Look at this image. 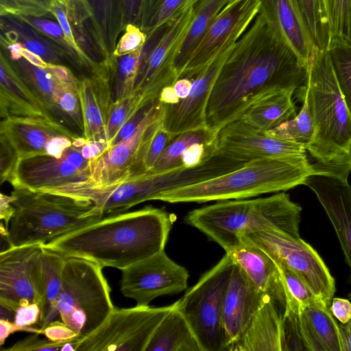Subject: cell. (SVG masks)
<instances>
[{"label":"cell","mask_w":351,"mask_h":351,"mask_svg":"<svg viewBox=\"0 0 351 351\" xmlns=\"http://www.w3.org/2000/svg\"><path fill=\"white\" fill-rule=\"evenodd\" d=\"M218 132L208 128L189 131L177 136L165 149L152 171H164L182 167L181 157L191 144L200 141H215Z\"/></svg>","instance_id":"obj_37"},{"label":"cell","mask_w":351,"mask_h":351,"mask_svg":"<svg viewBox=\"0 0 351 351\" xmlns=\"http://www.w3.org/2000/svg\"><path fill=\"white\" fill-rule=\"evenodd\" d=\"M65 258V255L43 245L42 262L44 298L39 325L40 328H43L59 316L58 299L62 287Z\"/></svg>","instance_id":"obj_34"},{"label":"cell","mask_w":351,"mask_h":351,"mask_svg":"<svg viewBox=\"0 0 351 351\" xmlns=\"http://www.w3.org/2000/svg\"><path fill=\"white\" fill-rule=\"evenodd\" d=\"M175 220L164 208L147 206L99 221L43 245L65 256L123 270L164 250Z\"/></svg>","instance_id":"obj_2"},{"label":"cell","mask_w":351,"mask_h":351,"mask_svg":"<svg viewBox=\"0 0 351 351\" xmlns=\"http://www.w3.org/2000/svg\"><path fill=\"white\" fill-rule=\"evenodd\" d=\"M142 47L123 56H113V101L126 97L134 93Z\"/></svg>","instance_id":"obj_40"},{"label":"cell","mask_w":351,"mask_h":351,"mask_svg":"<svg viewBox=\"0 0 351 351\" xmlns=\"http://www.w3.org/2000/svg\"><path fill=\"white\" fill-rule=\"evenodd\" d=\"M299 317L310 351H341L337 322L324 302L300 306Z\"/></svg>","instance_id":"obj_28"},{"label":"cell","mask_w":351,"mask_h":351,"mask_svg":"<svg viewBox=\"0 0 351 351\" xmlns=\"http://www.w3.org/2000/svg\"><path fill=\"white\" fill-rule=\"evenodd\" d=\"M41 306L38 303H31L19 306L16 310L14 323L23 331L41 335V328H34L40 325L41 319Z\"/></svg>","instance_id":"obj_48"},{"label":"cell","mask_w":351,"mask_h":351,"mask_svg":"<svg viewBox=\"0 0 351 351\" xmlns=\"http://www.w3.org/2000/svg\"><path fill=\"white\" fill-rule=\"evenodd\" d=\"M188 0H143L138 27L147 36L186 8Z\"/></svg>","instance_id":"obj_36"},{"label":"cell","mask_w":351,"mask_h":351,"mask_svg":"<svg viewBox=\"0 0 351 351\" xmlns=\"http://www.w3.org/2000/svg\"><path fill=\"white\" fill-rule=\"evenodd\" d=\"M19 156L8 138L0 132V183L9 182L16 164Z\"/></svg>","instance_id":"obj_49"},{"label":"cell","mask_w":351,"mask_h":351,"mask_svg":"<svg viewBox=\"0 0 351 351\" xmlns=\"http://www.w3.org/2000/svg\"><path fill=\"white\" fill-rule=\"evenodd\" d=\"M341 351H351V319L337 323Z\"/></svg>","instance_id":"obj_56"},{"label":"cell","mask_w":351,"mask_h":351,"mask_svg":"<svg viewBox=\"0 0 351 351\" xmlns=\"http://www.w3.org/2000/svg\"><path fill=\"white\" fill-rule=\"evenodd\" d=\"M267 298L234 262L223 304L226 351L243 333L255 313Z\"/></svg>","instance_id":"obj_22"},{"label":"cell","mask_w":351,"mask_h":351,"mask_svg":"<svg viewBox=\"0 0 351 351\" xmlns=\"http://www.w3.org/2000/svg\"><path fill=\"white\" fill-rule=\"evenodd\" d=\"M345 41L350 45H351V14L348 22L347 35Z\"/></svg>","instance_id":"obj_61"},{"label":"cell","mask_w":351,"mask_h":351,"mask_svg":"<svg viewBox=\"0 0 351 351\" xmlns=\"http://www.w3.org/2000/svg\"><path fill=\"white\" fill-rule=\"evenodd\" d=\"M259 12L258 0H230L218 13L179 75L194 81L232 48Z\"/></svg>","instance_id":"obj_13"},{"label":"cell","mask_w":351,"mask_h":351,"mask_svg":"<svg viewBox=\"0 0 351 351\" xmlns=\"http://www.w3.org/2000/svg\"><path fill=\"white\" fill-rule=\"evenodd\" d=\"M6 54L8 55L7 53ZM8 56L22 79L42 102L52 118L68 127L58 106L59 81L57 77L48 68L34 65L23 56L15 59L11 58L8 55Z\"/></svg>","instance_id":"obj_32"},{"label":"cell","mask_w":351,"mask_h":351,"mask_svg":"<svg viewBox=\"0 0 351 351\" xmlns=\"http://www.w3.org/2000/svg\"></svg>","instance_id":"obj_63"},{"label":"cell","mask_w":351,"mask_h":351,"mask_svg":"<svg viewBox=\"0 0 351 351\" xmlns=\"http://www.w3.org/2000/svg\"><path fill=\"white\" fill-rule=\"evenodd\" d=\"M294 91L280 90L265 95L252 104L239 119L257 131L274 129L296 116L292 99Z\"/></svg>","instance_id":"obj_30"},{"label":"cell","mask_w":351,"mask_h":351,"mask_svg":"<svg viewBox=\"0 0 351 351\" xmlns=\"http://www.w3.org/2000/svg\"><path fill=\"white\" fill-rule=\"evenodd\" d=\"M40 334L27 337L14 343L12 346L5 348V351H61L66 342H56L49 339H40Z\"/></svg>","instance_id":"obj_50"},{"label":"cell","mask_w":351,"mask_h":351,"mask_svg":"<svg viewBox=\"0 0 351 351\" xmlns=\"http://www.w3.org/2000/svg\"><path fill=\"white\" fill-rule=\"evenodd\" d=\"M198 0H188L186 3V8L194 5Z\"/></svg>","instance_id":"obj_62"},{"label":"cell","mask_w":351,"mask_h":351,"mask_svg":"<svg viewBox=\"0 0 351 351\" xmlns=\"http://www.w3.org/2000/svg\"><path fill=\"white\" fill-rule=\"evenodd\" d=\"M41 330V335L52 341L64 342L78 339L76 333L62 320L56 319Z\"/></svg>","instance_id":"obj_52"},{"label":"cell","mask_w":351,"mask_h":351,"mask_svg":"<svg viewBox=\"0 0 351 351\" xmlns=\"http://www.w3.org/2000/svg\"><path fill=\"white\" fill-rule=\"evenodd\" d=\"M282 316L277 304L267 298L228 351H280Z\"/></svg>","instance_id":"obj_26"},{"label":"cell","mask_w":351,"mask_h":351,"mask_svg":"<svg viewBox=\"0 0 351 351\" xmlns=\"http://www.w3.org/2000/svg\"><path fill=\"white\" fill-rule=\"evenodd\" d=\"M227 253L254 286L277 304L283 315L287 305L285 285L271 258L261 249L242 239L237 247Z\"/></svg>","instance_id":"obj_23"},{"label":"cell","mask_w":351,"mask_h":351,"mask_svg":"<svg viewBox=\"0 0 351 351\" xmlns=\"http://www.w3.org/2000/svg\"><path fill=\"white\" fill-rule=\"evenodd\" d=\"M56 1L64 0H0V16L48 17Z\"/></svg>","instance_id":"obj_43"},{"label":"cell","mask_w":351,"mask_h":351,"mask_svg":"<svg viewBox=\"0 0 351 351\" xmlns=\"http://www.w3.org/2000/svg\"><path fill=\"white\" fill-rule=\"evenodd\" d=\"M330 311L342 324L351 319V302L347 299L332 298Z\"/></svg>","instance_id":"obj_54"},{"label":"cell","mask_w":351,"mask_h":351,"mask_svg":"<svg viewBox=\"0 0 351 351\" xmlns=\"http://www.w3.org/2000/svg\"><path fill=\"white\" fill-rule=\"evenodd\" d=\"M88 15L91 37L104 60L113 56L125 27L121 0H82Z\"/></svg>","instance_id":"obj_25"},{"label":"cell","mask_w":351,"mask_h":351,"mask_svg":"<svg viewBox=\"0 0 351 351\" xmlns=\"http://www.w3.org/2000/svg\"><path fill=\"white\" fill-rule=\"evenodd\" d=\"M176 137L161 125L152 141L146 155L145 165L147 172L152 169L165 149Z\"/></svg>","instance_id":"obj_51"},{"label":"cell","mask_w":351,"mask_h":351,"mask_svg":"<svg viewBox=\"0 0 351 351\" xmlns=\"http://www.w3.org/2000/svg\"><path fill=\"white\" fill-rule=\"evenodd\" d=\"M13 197L0 194V219L5 221V227L8 230L10 221L14 215L15 208L12 204Z\"/></svg>","instance_id":"obj_55"},{"label":"cell","mask_w":351,"mask_h":351,"mask_svg":"<svg viewBox=\"0 0 351 351\" xmlns=\"http://www.w3.org/2000/svg\"><path fill=\"white\" fill-rule=\"evenodd\" d=\"M301 99L303 106L298 115L267 132L272 136L300 144L307 149L313 142L315 127L308 104L306 99Z\"/></svg>","instance_id":"obj_38"},{"label":"cell","mask_w":351,"mask_h":351,"mask_svg":"<svg viewBox=\"0 0 351 351\" xmlns=\"http://www.w3.org/2000/svg\"><path fill=\"white\" fill-rule=\"evenodd\" d=\"M194 5L189 6L169 23L147 36L142 47L134 92L145 101L159 98L162 88L178 80L174 62L189 28Z\"/></svg>","instance_id":"obj_10"},{"label":"cell","mask_w":351,"mask_h":351,"mask_svg":"<svg viewBox=\"0 0 351 351\" xmlns=\"http://www.w3.org/2000/svg\"><path fill=\"white\" fill-rule=\"evenodd\" d=\"M146 40L147 35L141 28L128 24L117 41L113 56L120 57L130 53L141 48Z\"/></svg>","instance_id":"obj_47"},{"label":"cell","mask_w":351,"mask_h":351,"mask_svg":"<svg viewBox=\"0 0 351 351\" xmlns=\"http://www.w3.org/2000/svg\"><path fill=\"white\" fill-rule=\"evenodd\" d=\"M233 266L234 261L226 252L176 301L202 351H226L223 304Z\"/></svg>","instance_id":"obj_8"},{"label":"cell","mask_w":351,"mask_h":351,"mask_svg":"<svg viewBox=\"0 0 351 351\" xmlns=\"http://www.w3.org/2000/svg\"><path fill=\"white\" fill-rule=\"evenodd\" d=\"M15 212L8 229L9 247L45 245L104 217L88 199L13 188Z\"/></svg>","instance_id":"obj_6"},{"label":"cell","mask_w":351,"mask_h":351,"mask_svg":"<svg viewBox=\"0 0 351 351\" xmlns=\"http://www.w3.org/2000/svg\"><path fill=\"white\" fill-rule=\"evenodd\" d=\"M232 48L219 56L193 81L191 90L186 98L180 99L176 104H162V126L170 134L177 136L189 131L207 128L206 110L208 97Z\"/></svg>","instance_id":"obj_20"},{"label":"cell","mask_w":351,"mask_h":351,"mask_svg":"<svg viewBox=\"0 0 351 351\" xmlns=\"http://www.w3.org/2000/svg\"><path fill=\"white\" fill-rule=\"evenodd\" d=\"M298 274L328 307L335 292V282L318 253L300 237L278 230H263L243 236Z\"/></svg>","instance_id":"obj_11"},{"label":"cell","mask_w":351,"mask_h":351,"mask_svg":"<svg viewBox=\"0 0 351 351\" xmlns=\"http://www.w3.org/2000/svg\"><path fill=\"white\" fill-rule=\"evenodd\" d=\"M308 66L258 13L225 60L210 93L207 128L219 132L271 93L306 84Z\"/></svg>","instance_id":"obj_1"},{"label":"cell","mask_w":351,"mask_h":351,"mask_svg":"<svg viewBox=\"0 0 351 351\" xmlns=\"http://www.w3.org/2000/svg\"><path fill=\"white\" fill-rule=\"evenodd\" d=\"M304 184L315 192L327 213L351 272V186L348 178L315 172L306 177Z\"/></svg>","instance_id":"obj_21"},{"label":"cell","mask_w":351,"mask_h":351,"mask_svg":"<svg viewBox=\"0 0 351 351\" xmlns=\"http://www.w3.org/2000/svg\"><path fill=\"white\" fill-rule=\"evenodd\" d=\"M343 98L351 114V45L334 40L327 49Z\"/></svg>","instance_id":"obj_41"},{"label":"cell","mask_w":351,"mask_h":351,"mask_svg":"<svg viewBox=\"0 0 351 351\" xmlns=\"http://www.w3.org/2000/svg\"><path fill=\"white\" fill-rule=\"evenodd\" d=\"M113 67L112 56L79 77L82 136L88 142L106 145V128L113 102Z\"/></svg>","instance_id":"obj_19"},{"label":"cell","mask_w":351,"mask_h":351,"mask_svg":"<svg viewBox=\"0 0 351 351\" xmlns=\"http://www.w3.org/2000/svg\"><path fill=\"white\" fill-rule=\"evenodd\" d=\"M162 114L163 105L159 101L128 137L90 159L86 180L58 188L102 186L146 173V155L162 124Z\"/></svg>","instance_id":"obj_9"},{"label":"cell","mask_w":351,"mask_h":351,"mask_svg":"<svg viewBox=\"0 0 351 351\" xmlns=\"http://www.w3.org/2000/svg\"><path fill=\"white\" fill-rule=\"evenodd\" d=\"M43 245L9 247L0 253V302L15 311L44 298Z\"/></svg>","instance_id":"obj_15"},{"label":"cell","mask_w":351,"mask_h":351,"mask_svg":"<svg viewBox=\"0 0 351 351\" xmlns=\"http://www.w3.org/2000/svg\"><path fill=\"white\" fill-rule=\"evenodd\" d=\"M145 351H202L176 302L156 329Z\"/></svg>","instance_id":"obj_31"},{"label":"cell","mask_w":351,"mask_h":351,"mask_svg":"<svg viewBox=\"0 0 351 351\" xmlns=\"http://www.w3.org/2000/svg\"><path fill=\"white\" fill-rule=\"evenodd\" d=\"M275 263L280 272L286 288L300 306L322 301L316 296L305 282L285 264Z\"/></svg>","instance_id":"obj_46"},{"label":"cell","mask_w":351,"mask_h":351,"mask_svg":"<svg viewBox=\"0 0 351 351\" xmlns=\"http://www.w3.org/2000/svg\"><path fill=\"white\" fill-rule=\"evenodd\" d=\"M23 22L29 25L39 33L49 38L62 49H64L69 59V62L75 67V58L73 53L66 40L63 29L58 22L48 17H30L16 16Z\"/></svg>","instance_id":"obj_44"},{"label":"cell","mask_w":351,"mask_h":351,"mask_svg":"<svg viewBox=\"0 0 351 351\" xmlns=\"http://www.w3.org/2000/svg\"><path fill=\"white\" fill-rule=\"evenodd\" d=\"M23 330L14 322L0 319V346H2L5 339L12 333Z\"/></svg>","instance_id":"obj_57"},{"label":"cell","mask_w":351,"mask_h":351,"mask_svg":"<svg viewBox=\"0 0 351 351\" xmlns=\"http://www.w3.org/2000/svg\"><path fill=\"white\" fill-rule=\"evenodd\" d=\"M25 117H44L55 121L22 79L6 53L1 49V119Z\"/></svg>","instance_id":"obj_24"},{"label":"cell","mask_w":351,"mask_h":351,"mask_svg":"<svg viewBox=\"0 0 351 351\" xmlns=\"http://www.w3.org/2000/svg\"><path fill=\"white\" fill-rule=\"evenodd\" d=\"M136 305L114 308L104 323L82 339L75 351H145L156 329L173 308Z\"/></svg>","instance_id":"obj_12"},{"label":"cell","mask_w":351,"mask_h":351,"mask_svg":"<svg viewBox=\"0 0 351 351\" xmlns=\"http://www.w3.org/2000/svg\"><path fill=\"white\" fill-rule=\"evenodd\" d=\"M305 86L298 96L306 100L315 134L306 151L315 172L348 178L351 171V114L338 86L326 50L314 48Z\"/></svg>","instance_id":"obj_3"},{"label":"cell","mask_w":351,"mask_h":351,"mask_svg":"<svg viewBox=\"0 0 351 351\" xmlns=\"http://www.w3.org/2000/svg\"><path fill=\"white\" fill-rule=\"evenodd\" d=\"M314 48L328 49L331 31L324 0H293Z\"/></svg>","instance_id":"obj_35"},{"label":"cell","mask_w":351,"mask_h":351,"mask_svg":"<svg viewBox=\"0 0 351 351\" xmlns=\"http://www.w3.org/2000/svg\"><path fill=\"white\" fill-rule=\"evenodd\" d=\"M331 31V41L345 40L351 14V0H324Z\"/></svg>","instance_id":"obj_45"},{"label":"cell","mask_w":351,"mask_h":351,"mask_svg":"<svg viewBox=\"0 0 351 351\" xmlns=\"http://www.w3.org/2000/svg\"><path fill=\"white\" fill-rule=\"evenodd\" d=\"M301 206L282 192L267 197L217 201L191 210L187 224L198 229L228 252L247 234L278 230L300 237Z\"/></svg>","instance_id":"obj_4"},{"label":"cell","mask_w":351,"mask_h":351,"mask_svg":"<svg viewBox=\"0 0 351 351\" xmlns=\"http://www.w3.org/2000/svg\"><path fill=\"white\" fill-rule=\"evenodd\" d=\"M0 132L10 141L19 158L60 156L82 136L64 125L44 117H10L1 120Z\"/></svg>","instance_id":"obj_17"},{"label":"cell","mask_w":351,"mask_h":351,"mask_svg":"<svg viewBox=\"0 0 351 351\" xmlns=\"http://www.w3.org/2000/svg\"><path fill=\"white\" fill-rule=\"evenodd\" d=\"M0 22V39L17 42L49 64L65 65V61L69 62L64 49L18 17L1 16Z\"/></svg>","instance_id":"obj_29"},{"label":"cell","mask_w":351,"mask_h":351,"mask_svg":"<svg viewBox=\"0 0 351 351\" xmlns=\"http://www.w3.org/2000/svg\"><path fill=\"white\" fill-rule=\"evenodd\" d=\"M311 165L287 158H260L218 177L159 193L155 200L204 203L285 191L304 184Z\"/></svg>","instance_id":"obj_5"},{"label":"cell","mask_w":351,"mask_h":351,"mask_svg":"<svg viewBox=\"0 0 351 351\" xmlns=\"http://www.w3.org/2000/svg\"><path fill=\"white\" fill-rule=\"evenodd\" d=\"M230 1L198 0L194 4L191 23L175 58L174 66L178 77L193 49L213 21Z\"/></svg>","instance_id":"obj_33"},{"label":"cell","mask_w":351,"mask_h":351,"mask_svg":"<svg viewBox=\"0 0 351 351\" xmlns=\"http://www.w3.org/2000/svg\"><path fill=\"white\" fill-rule=\"evenodd\" d=\"M259 12L308 66L314 50L293 0H258Z\"/></svg>","instance_id":"obj_27"},{"label":"cell","mask_w":351,"mask_h":351,"mask_svg":"<svg viewBox=\"0 0 351 351\" xmlns=\"http://www.w3.org/2000/svg\"><path fill=\"white\" fill-rule=\"evenodd\" d=\"M143 0H121L122 16L125 27L133 24L138 27Z\"/></svg>","instance_id":"obj_53"},{"label":"cell","mask_w":351,"mask_h":351,"mask_svg":"<svg viewBox=\"0 0 351 351\" xmlns=\"http://www.w3.org/2000/svg\"><path fill=\"white\" fill-rule=\"evenodd\" d=\"M121 291L136 305L147 306L155 298L181 293L189 277L185 267L162 250L121 270Z\"/></svg>","instance_id":"obj_16"},{"label":"cell","mask_w":351,"mask_h":351,"mask_svg":"<svg viewBox=\"0 0 351 351\" xmlns=\"http://www.w3.org/2000/svg\"><path fill=\"white\" fill-rule=\"evenodd\" d=\"M102 269L92 261L66 256L58 299L59 316L80 340L102 325L115 308Z\"/></svg>","instance_id":"obj_7"},{"label":"cell","mask_w":351,"mask_h":351,"mask_svg":"<svg viewBox=\"0 0 351 351\" xmlns=\"http://www.w3.org/2000/svg\"><path fill=\"white\" fill-rule=\"evenodd\" d=\"M16 311L10 306L0 302V319L14 322Z\"/></svg>","instance_id":"obj_60"},{"label":"cell","mask_w":351,"mask_h":351,"mask_svg":"<svg viewBox=\"0 0 351 351\" xmlns=\"http://www.w3.org/2000/svg\"><path fill=\"white\" fill-rule=\"evenodd\" d=\"M193 81L188 78H180L173 84L174 90L180 99L186 98L190 93Z\"/></svg>","instance_id":"obj_58"},{"label":"cell","mask_w":351,"mask_h":351,"mask_svg":"<svg viewBox=\"0 0 351 351\" xmlns=\"http://www.w3.org/2000/svg\"><path fill=\"white\" fill-rule=\"evenodd\" d=\"M145 101L143 97L136 92L126 97L113 101L106 128L107 145Z\"/></svg>","instance_id":"obj_42"},{"label":"cell","mask_w":351,"mask_h":351,"mask_svg":"<svg viewBox=\"0 0 351 351\" xmlns=\"http://www.w3.org/2000/svg\"><path fill=\"white\" fill-rule=\"evenodd\" d=\"M217 145L220 152L245 161L280 158L311 165L302 145L257 131L241 119L226 125L218 132Z\"/></svg>","instance_id":"obj_18"},{"label":"cell","mask_w":351,"mask_h":351,"mask_svg":"<svg viewBox=\"0 0 351 351\" xmlns=\"http://www.w3.org/2000/svg\"><path fill=\"white\" fill-rule=\"evenodd\" d=\"M87 142L81 137L60 156L43 154L19 159L8 182L13 188L47 191L86 180L90 159L84 156L83 147Z\"/></svg>","instance_id":"obj_14"},{"label":"cell","mask_w":351,"mask_h":351,"mask_svg":"<svg viewBox=\"0 0 351 351\" xmlns=\"http://www.w3.org/2000/svg\"><path fill=\"white\" fill-rule=\"evenodd\" d=\"M287 305L280 322V351H310L302 335L299 302L286 288Z\"/></svg>","instance_id":"obj_39"},{"label":"cell","mask_w":351,"mask_h":351,"mask_svg":"<svg viewBox=\"0 0 351 351\" xmlns=\"http://www.w3.org/2000/svg\"><path fill=\"white\" fill-rule=\"evenodd\" d=\"M159 99L165 104H176L180 101L176 95L173 86H166L160 92Z\"/></svg>","instance_id":"obj_59"}]
</instances>
